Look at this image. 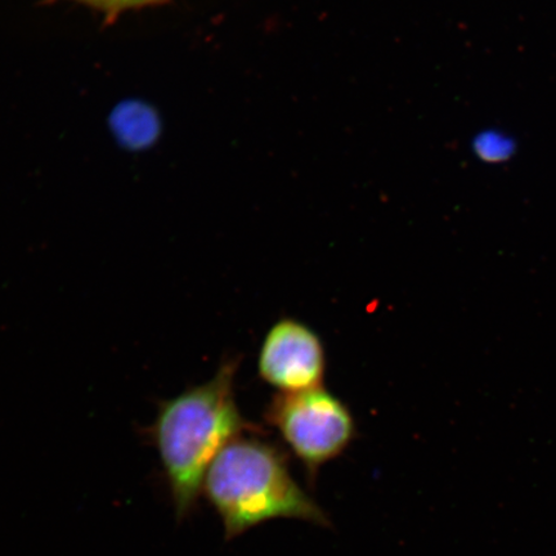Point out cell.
<instances>
[{"label":"cell","mask_w":556,"mask_h":556,"mask_svg":"<svg viewBox=\"0 0 556 556\" xmlns=\"http://www.w3.org/2000/svg\"><path fill=\"white\" fill-rule=\"evenodd\" d=\"M238 368V359H227L211 380L159 407L152 435L178 519L192 511L215 457L252 428L236 401Z\"/></svg>","instance_id":"1"},{"label":"cell","mask_w":556,"mask_h":556,"mask_svg":"<svg viewBox=\"0 0 556 556\" xmlns=\"http://www.w3.org/2000/svg\"><path fill=\"white\" fill-rule=\"evenodd\" d=\"M264 417L311 478L324 465L343 455L357 437L351 408L325 387L277 393Z\"/></svg>","instance_id":"3"},{"label":"cell","mask_w":556,"mask_h":556,"mask_svg":"<svg viewBox=\"0 0 556 556\" xmlns=\"http://www.w3.org/2000/svg\"><path fill=\"white\" fill-rule=\"evenodd\" d=\"M328 356L321 337L307 324L283 317L270 326L258 353V375L277 393L324 387Z\"/></svg>","instance_id":"4"},{"label":"cell","mask_w":556,"mask_h":556,"mask_svg":"<svg viewBox=\"0 0 556 556\" xmlns=\"http://www.w3.org/2000/svg\"><path fill=\"white\" fill-rule=\"evenodd\" d=\"M203 489L227 540L281 518L330 526L328 514L291 475L282 452L260 438L242 434L229 442L208 468Z\"/></svg>","instance_id":"2"},{"label":"cell","mask_w":556,"mask_h":556,"mask_svg":"<svg viewBox=\"0 0 556 556\" xmlns=\"http://www.w3.org/2000/svg\"><path fill=\"white\" fill-rule=\"evenodd\" d=\"M96 2H101L104 4L127 5V4H137V3L148 2V0H96Z\"/></svg>","instance_id":"5"}]
</instances>
